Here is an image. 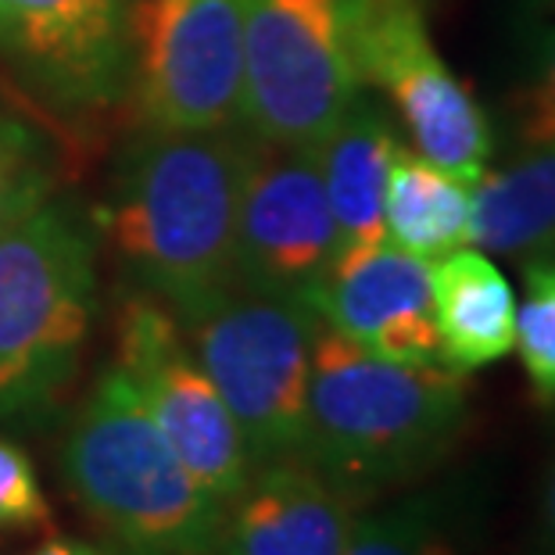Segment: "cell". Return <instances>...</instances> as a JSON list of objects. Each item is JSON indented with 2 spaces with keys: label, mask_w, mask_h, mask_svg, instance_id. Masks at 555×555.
Here are the masks:
<instances>
[{
  "label": "cell",
  "mask_w": 555,
  "mask_h": 555,
  "mask_svg": "<svg viewBox=\"0 0 555 555\" xmlns=\"http://www.w3.org/2000/svg\"><path fill=\"white\" fill-rule=\"evenodd\" d=\"M133 0H0V65L40 104L87 115L122 101Z\"/></svg>",
  "instance_id": "cell-11"
},
{
  "label": "cell",
  "mask_w": 555,
  "mask_h": 555,
  "mask_svg": "<svg viewBox=\"0 0 555 555\" xmlns=\"http://www.w3.org/2000/svg\"><path fill=\"white\" fill-rule=\"evenodd\" d=\"M244 0H133L126 93L144 129L208 133L241 122Z\"/></svg>",
  "instance_id": "cell-7"
},
{
  "label": "cell",
  "mask_w": 555,
  "mask_h": 555,
  "mask_svg": "<svg viewBox=\"0 0 555 555\" xmlns=\"http://www.w3.org/2000/svg\"><path fill=\"white\" fill-rule=\"evenodd\" d=\"M538 548L541 555H555V455L548 463L545 483H541V505H538Z\"/></svg>",
  "instance_id": "cell-23"
},
{
  "label": "cell",
  "mask_w": 555,
  "mask_h": 555,
  "mask_svg": "<svg viewBox=\"0 0 555 555\" xmlns=\"http://www.w3.org/2000/svg\"><path fill=\"white\" fill-rule=\"evenodd\" d=\"M384 233L401 251L437 262L469 244V183L437 169L420 151H395L387 172Z\"/></svg>",
  "instance_id": "cell-17"
},
{
  "label": "cell",
  "mask_w": 555,
  "mask_h": 555,
  "mask_svg": "<svg viewBox=\"0 0 555 555\" xmlns=\"http://www.w3.org/2000/svg\"><path fill=\"white\" fill-rule=\"evenodd\" d=\"M345 555H459V548L427 502H401L359 516Z\"/></svg>",
  "instance_id": "cell-21"
},
{
  "label": "cell",
  "mask_w": 555,
  "mask_h": 555,
  "mask_svg": "<svg viewBox=\"0 0 555 555\" xmlns=\"http://www.w3.org/2000/svg\"><path fill=\"white\" fill-rule=\"evenodd\" d=\"M469 244L524 266L555 258V144L524 147L469 183Z\"/></svg>",
  "instance_id": "cell-16"
},
{
  "label": "cell",
  "mask_w": 555,
  "mask_h": 555,
  "mask_svg": "<svg viewBox=\"0 0 555 555\" xmlns=\"http://www.w3.org/2000/svg\"><path fill=\"white\" fill-rule=\"evenodd\" d=\"M323 326L356 340L370 356L430 365L441 362L430 262L391 241L348 244L312 294Z\"/></svg>",
  "instance_id": "cell-12"
},
{
  "label": "cell",
  "mask_w": 555,
  "mask_h": 555,
  "mask_svg": "<svg viewBox=\"0 0 555 555\" xmlns=\"http://www.w3.org/2000/svg\"><path fill=\"white\" fill-rule=\"evenodd\" d=\"M98 315L93 233L62 201L0 233V420L65 391Z\"/></svg>",
  "instance_id": "cell-4"
},
{
  "label": "cell",
  "mask_w": 555,
  "mask_h": 555,
  "mask_svg": "<svg viewBox=\"0 0 555 555\" xmlns=\"http://www.w3.org/2000/svg\"><path fill=\"white\" fill-rule=\"evenodd\" d=\"M359 505L301 459L255 466L211 555H345Z\"/></svg>",
  "instance_id": "cell-13"
},
{
  "label": "cell",
  "mask_w": 555,
  "mask_h": 555,
  "mask_svg": "<svg viewBox=\"0 0 555 555\" xmlns=\"http://www.w3.org/2000/svg\"><path fill=\"white\" fill-rule=\"evenodd\" d=\"M513 126L524 147L555 144V0H545L530 22L524 73L513 98Z\"/></svg>",
  "instance_id": "cell-20"
},
{
  "label": "cell",
  "mask_w": 555,
  "mask_h": 555,
  "mask_svg": "<svg viewBox=\"0 0 555 555\" xmlns=\"http://www.w3.org/2000/svg\"><path fill=\"white\" fill-rule=\"evenodd\" d=\"M340 247L315 151L266 144L247 133L233 280L312 305Z\"/></svg>",
  "instance_id": "cell-10"
},
{
  "label": "cell",
  "mask_w": 555,
  "mask_h": 555,
  "mask_svg": "<svg viewBox=\"0 0 555 555\" xmlns=\"http://www.w3.org/2000/svg\"><path fill=\"white\" fill-rule=\"evenodd\" d=\"M430 291L441 365L474 373L509 356L516 340V294L480 247L466 244L430 262Z\"/></svg>",
  "instance_id": "cell-14"
},
{
  "label": "cell",
  "mask_w": 555,
  "mask_h": 555,
  "mask_svg": "<svg viewBox=\"0 0 555 555\" xmlns=\"http://www.w3.org/2000/svg\"><path fill=\"white\" fill-rule=\"evenodd\" d=\"M356 0H244L241 129L315 151L362 93L351 54Z\"/></svg>",
  "instance_id": "cell-6"
},
{
  "label": "cell",
  "mask_w": 555,
  "mask_h": 555,
  "mask_svg": "<svg viewBox=\"0 0 555 555\" xmlns=\"http://www.w3.org/2000/svg\"><path fill=\"white\" fill-rule=\"evenodd\" d=\"M29 555H108L104 545H90V541H79V538H51L43 541L40 548H33Z\"/></svg>",
  "instance_id": "cell-24"
},
{
  "label": "cell",
  "mask_w": 555,
  "mask_h": 555,
  "mask_svg": "<svg viewBox=\"0 0 555 555\" xmlns=\"http://www.w3.org/2000/svg\"><path fill=\"white\" fill-rule=\"evenodd\" d=\"M351 54L362 87L391 101L412 151L463 183L488 172L491 122L427 33L423 0H356Z\"/></svg>",
  "instance_id": "cell-8"
},
{
  "label": "cell",
  "mask_w": 555,
  "mask_h": 555,
  "mask_svg": "<svg viewBox=\"0 0 555 555\" xmlns=\"http://www.w3.org/2000/svg\"><path fill=\"white\" fill-rule=\"evenodd\" d=\"M54 197V162L33 129L0 108V233Z\"/></svg>",
  "instance_id": "cell-18"
},
{
  "label": "cell",
  "mask_w": 555,
  "mask_h": 555,
  "mask_svg": "<svg viewBox=\"0 0 555 555\" xmlns=\"http://www.w3.org/2000/svg\"><path fill=\"white\" fill-rule=\"evenodd\" d=\"M530 391L555 405V258L524 266V301L516 305V340Z\"/></svg>",
  "instance_id": "cell-19"
},
{
  "label": "cell",
  "mask_w": 555,
  "mask_h": 555,
  "mask_svg": "<svg viewBox=\"0 0 555 555\" xmlns=\"http://www.w3.org/2000/svg\"><path fill=\"white\" fill-rule=\"evenodd\" d=\"M469 423L466 373L370 356L319 326L298 455L356 505L430 474Z\"/></svg>",
  "instance_id": "cell-1"
},
{
  "label": "cell",
  "mask_w": 555,
  "mask_h": 555,
  "mask_svg": "<svg viewBox=\"0 0 555 555\" xmlns=\"http://www.w3.org/2000/svg\"><path fill=\"white\" fill-rule=\"evenodd\" d=\"M62 474L108 555L216 552L227 505L172 452L119 362L68 427Z\"/></svg>",
  "instance_id": "cell-3"
},
{
  "label": "cell",
  "mask_w": 555,
  "mask_h": 555,
  "mask_svg": "<svg viewBox=\"0 0 555 555\" xmlns=\"http://www.w3.org/2000/svg\"><path fill=\"white\" fill-rule=\"evenodd\" d=\"M395 151V122L365 93H359L348 104V112L340 115L337 126L323 137V144L315 147L323 191L345 247L387 241L384 197Z\"/></svg>",
  "instance_id": "cell-15"
},
{
  "label": "cell",
  "mask_w": 555,
  "mask_h": 555,
  "mask_svg": "<svg viewBox=\"0 0 555 555\" xmlns=\"http://www.w3.org/2000/svg\"><path fill=\"white\" fill-rule=\"evenodd\" d=\"M247 129H144L119 162L101 227L137 291L183 309L233 280Z\"/></svg>",
  "instance_id": "cell-2"
},
{
  "label": "cell",
  "mask_w": 555,
  "mask_h": 555,
  "mask_svg": "<svg viewBox=\"0 0 555 555\" xmlns=\"http://www.w3.org/2000/svg\"><path fill=\"white\" fill-rule=\"evenodd\" d=\"M51 524L33 459L15 441L0 437V534H29Z\"/></svg>",
  "instance_id": "cell-22"
},
{
  "label": "cell",
  "mask_w": 555,
  "mask_h": 555,
  "mask_svg": "<svg viewBox=\"0 0 555 555\" xmlns=\"http://www.w3.org/2000/svg\"><path fill=\"white\" fill-rule=\"evenodd\" d=\"M119 365L183 466L230 505L255 466L227 401L201 370L169 305L144 291L119 305Z\"/></svg>",
  "instance_id": "cell-9"
},
{
  "label": "cell",
  "mask_w": 555,
  "mask_h": 555,
  "mask_svg": "<svg viewBox=\"0 0 555 555\" xmlns=\"http://www.w3.org/2000/svg\"><path fill=\"white\" fill-rule=\"evenodd\" d=\"M172 315L237 420L251 466L298 455L312 348L323 326L312 305L227 280Z\"/></svg>",
  "instance_id": "cell-5"
}]
</instances>
